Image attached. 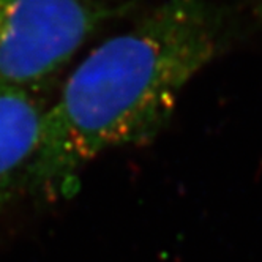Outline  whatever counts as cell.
Here are the masks:
<instances>
[{
  "label": "cell",
  "mask_w": 262,
  "mask_h": 262,
  "mask_svg": "<svg viewBox=\"0 0 262 262\" xmlns=\"http://www.w3.org/2000/svg\"><path fill=\"white\" fill-rule=\"evenodd\" d=\"M260 27V0H163L68 74L26 183L63 196L93 158L150 141L186 85Z\"/></svg>",
  "instance_id": "1"
},
{
  "label": "cell",
  "mask_w": 262,
  "mask_h": 262,
  "mask_svg": "<svg viewBox=\"0 0 262 262\" xmlns=\"http://www.w3.org/2000/svg\"><path fill=\"white\" fill-rule=\"evenodd\" d=\"M133 0H0V87L38 93Z\"/></svg>",
  "instance_id": "2"
},
{
  "label": "cell",
  "mask_w": 262,
  "mask_h": 262,
  "mask_svg": "<svg viewBox=\"0 0 262 262\" xmlns=\"http://www.w3.org/2000/svg\"><path fill=\"white\" fill-rule=\"evenodd\" d=\"M46 107L36 93L0 87V213L26 177L40 144Z\"/></svg>",
  "instance_id": "3"
}]
</instances>
